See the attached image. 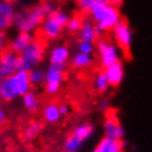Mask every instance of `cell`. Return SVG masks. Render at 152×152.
<instances>
[{
	"label": "cell",
	"instance_id": "obj_1",
	"mask_svg": "<svg viewBox=\"0 0 152 152\" xmlns=\"http://www.w3.org/2000/svg\"><path fill=\"white\" fill-rule=\"evenodd\" d=\"M89 17L94 22L98 32L102 37L107 32H111L114 26L121 20L122 15L118 7L97 0Z\"/></svg>",
	"mask_w": 152,
	"mask_h": 152
},
{
	"label": "cell",
	"instance_id": "obj_2",
	"mask_svg": "<svg viewBox=\"0 0 152 152\" xmlns=\"http://www.w3.org/2000/svg\"><path fill=\"white\" fill-rule=\"evenodd\" d=\"M48 48V39L45 38L38 31H34L31 42L20 53V70H32L38 64L45 59L46 50Z\"/></svg>",
	"mask_w": 152,
	"mask_h": 152
},
{
	"label": "cell",
	"instance_id": "obj_3",
	"mask_svg": "<svg viewBox=\"0 0 152 152\" xmlns=\"http://www.w3.org/2000/svg\"><path fill=\"white\" fill-rule=\"evenodd\" d=\"M68 20L69 17L62 12L61 9H55L48 15V19L43 27H38L36 31H38L48 40H53L62 34L64 29L67 27Z\"/></svg>",
	"mask_w": 152,
	"mask_h": 152
},
{
	"label": "cell",
	"instance_id": "obj_4",
	"mask_svg": "<svg viewBox=\"0 0 152 152\" xmlns=\"http://www.w3.org/2000/svg\"><path fill=\"white\" fill-rule=\"evenodd\" d=\"M111 34L114 42L120 48L123 56L130 55L131 46L133 41V31L127 19H124L123 17L121 18V20L111 30Z\"/></svg>",
	"mask_w": 152,
	"mask_h": 152
},
{
	"label": "cell",
	"instance_id": "obj_5",
	"mask_svg": "<svg viewBox=\"0 0 152 152\" xmlns=\"http://www.w3.org/2000/svg\"><path fill=\"white\" fill-rule=\"evenodd\" d=\"M97 46L99 62L103 69L109 67L111 64L121 61V50L115 42H111L110 40L104 38H100L96 42Z\"/></svg>",
	"mask_w": 152,
	"mask_h": 152
},
{
	"label": "cell",
	"instance_id": "obj_6",
	"mask_svg": "<svg viewBox=\"0 0 152 152\" xmlns=\"http://www.w3.org/2000/svg\"><path fill=\"white\" fill-rule=\"evenodd\" d=\"M19 62H20V53H18L13 50L11 47L7 43L0 51V72L2 76L10 77L13 73H16L19 68Z\"/></svg>",
	"mask_w": 152,
	"mask_h": 152
},
{
	"label": "cell",
	"instance_id": "obj_7",
	"mask_svg": "<svg viewBox=\"0 0 152 152\" xmlns=\"http://www.w3.org/2000/svg\"><path fill=\"white\" fill-rule=\"evenodd\" d=\"M64 71L66 69L50 64L48 71L46 72V78H45V89L47 93L56 94L59 91L64 80Z\"/></svg>",
	"mask_w": 152,
	"mask_h": 152
},
{
	"label": "cell",
	"instance_id": "obj_8",
	"mask_svg": "<svg viewBox=\"0 0 152 152\" xmlns=\"http://www.w3.org/2000/svg\"><path fill=\"white\" fill-rule=\"evenodd\" d=\"M11 77V83L15 89V91L17 93L18 97L23 96L27 92H29L32 85L30 82L29 78V71L27 70H18L16 73H13Z\"/></svg>",
	"mask_w": 152,
	"mask_h": 152
},
{
	"label": "cell",
	"instance_id": "obj_9",
	"mask_svg": "<svg viewBox=\"0 0 152 152\" xmlns=\"http://www.w3.org/2000/svg\"><path fill=\"white\" fill-rule=\"evenodd\" d=\"M103 129H104L106 137L117 140H123L124 138V129L121 126V123L115 114L108 115V118L106 119L104 124H103Z\"/></svg>",
	"mask_w": 152,
	"mask_h": 152
},
{
	"label": "cell",
	"instance_id": "obj_10",
	"mask_svg": "<svg viewBox=\"0 0 152 152\" xmlns=\"http://www.w3.org/2000/svg\"><path fill=\"white\" fill-rule=\"evenodd\" d=\"M78 37V41H86V42H92L96 43L101 38L100 34L98 32L97 27L94 25V22L92 20H89L86 18L83 25L81 27L80 31L77 34Z\"/></svg>",
	"mask_w": 152,
	"mask_h": 152
},
{
	"label": "cell",
	"instance_id": "obj_11",
	"mask_svg": "<svg viewBox=\"0 0 152 152\" xmlns=\"http://www.w3.org/2000/svg\"><path fill=\"white\" fill-rule=\"evenodd\" d=\"M103 71L108 78L110 87L117 88L121 85L123 78H124V67H123L122 61H118V62L111 64L109 67L104 68Z\"/></svg>",
	"mask_w": 152,
	"mask_h": 152
},
{
	"label": "cell",
	"instance_id": "obj_12",
	"mask_svg": "<svg viewBox=\"0 0 152 152\" xmlns=\"http://www.w3.org/2000/svg\"><path fill=\"white\" fill-rule=\"evenodd\" d=\"M92 152H124V141L104 135V138L100 140Z\"/></svg>",
	"mask_w": 152,
	"mask_h": 152
},
{
	"label": "cell",
	"instance_id": "obj_13",
	"mask_svg": "<svg viewBox=\"0 0 152 152\" xmlns=\"http://www.w3.org/2000/svg\"><path fill=\"white\" fill-rule=\"evenodd\" d=\"M69 56H70V52H69L68 47L61 46L58 47V48H55L50 55V64L66 69L67 62L69 60Z\"/></svg>",
	"mask_w": 152,
	"mask_h": 152
},
{
	"label": "cell",
	"instance_id": "obj_14",
	"mask_svg": "<svg viewBox=\"0 0 152 152\" xmlns=\"http://www.w3.org/2000/svg\"><path fill=\"white\" fill-rule=\"evenodd\" d=\"M15 23L12 7L8 2H0V29H7Z\"/></svg>",
	"mask_w": 152,
	"mask_h": 152
},
{
	"label": "cell",
	"instance_id": "obj_15",
	"mask_svg": "<svg viewBox=\"0 0 152 152\" xmlns=\"http://www.w3.org/2000/svg\"><path fill=\"white\" fill-rule=\"evenodd\" d=\"M31 40H32V37L27 31H20V34H18L12 41L9 42V46L11 47L16 52L21 53L22 51L28 47V45L31 42Z\"/></svg>",
	"mask_w": 152,
	"mask_h": 152
},
{
	"label": "cell",
	"instance_id": "obj_16",
	"mask_svg": "<svg viewBox=\"0 0 152 152\" xmlns=\"http://www.w3.org/2000/svg\"><path fill=\"white\" fill-rule=\"evenodd\" d=\"M0 97L4 101H12L18 97L11 83V77H6L0 85Z\"/></svg>",
	"mask_w": 152,
	"mask_h": 152
},
{
	"label": "cell",
	"instance_id": "obj_17",
	"mask_svg": "<svg viewBox=\"0 0 152 152\" xmlns=\"http://www.w3.org/2000/svg\"><path fill=\"white\" fill-rule=\"evenodd\" d=\"M93 64V58L91 55H87V53H82V52H78L72 57L70 64L72 68L75 69H86L89 68Z\"/></svg>",
	"mask_w": 152,
	"mask_h": 152
},
{
	"label": "cell",
	"instance_id": "obj_18",
	"mask_svg": "<svg viewBox=\"0 0 152 152\" xmlns=\"http://www.w3.org/2000/svg\"><path fill=\"white\" fill-rule=\"evenodd\" d=\"M41 130H42V123L39 122V121H31L23 128V130L21 132L22 139L26 141L34 139L38 137Z\"/></svg>",
	"mask_w": 152,
	"mask_h": 152
},
{
	"label": "cell",
	"instance_id": "obj_19",
	"mask_svg": "<svg viewBox=\"0 0 152 152\" xmlns=\"http://www.w3.org/2000/svg\"><path fill=\"white\" fill-rule=\"evenodd\" d=\"M61 112H60V106L57 103H49L43 109V119L46 122L56 123L61 119Z\"/></svg>",
	"mask_w": 152,
	"mask_h": 152
},
{
	"label": "cell",
	"instance_id": "obj_20",
	"mask_svg": "<svg viewBox=\"0 0 152 152\" xmlns=\"http://www.w3.org/2000/svg\"><path fill=\"white\" fill-rule=\"evenodd\" d=\"M86 19V16H83L82 13L79 11V12H75L73 16L71 18H69L67 23V30L70 34H78V32L80 31L81 27L83 25Z\"/></svg>",
	"mask_w": 152,
	"mask_h": 152
},
{
	"label": "cell",
	"instance_id": "obj_21",
	"mask_svg": "<svg viewBox=\"0 0 152 152\" xmlns=\"http://www.w3.org/2000/svg\"><path fill=\"white\" fill-rule=\"evenodd\" d=\"M22 103L23 107L28 110L29 112H36L39 109V99L37 93L30 90L29 92H27L26 94L22 96Z\"/></svg>",
	"mask_w": 152,
	"mask_h": 152
},
{
	"label": "cell",
	"instance_id": "obj_22",
	"mask_svg": "<svg viewBox=\"0 0 152 152\" xmlns=\"http://www.w3.org/2000/svg\"><path fill=\"white\" fill-rule=\"evenodd\" d=\"M93 132H94V128H93L92 124H90V123H82V124H79L78 127L73 129L72 134L85 142L86 140H88L93 134Z\"/></svg>",
	"mask_w": 152,
	"mask_h": 152
},
{
	"label": "cell",
	"instance_id": "obj_23",
	"mask_svg": "<svg viewBox=\"0 0 152 152\" xmlns=\"http://www.w3.org/2000/svg\"><path fill=\"white\" fill-rule=\"evenodd\" d=\"M83 144V141L80 140L79 138H77L75 135L70 134L68 137L66 141L64 143V148H62V151L64 152H79V150L81 149Z\"/></svg>",
	"mask_w": 152,
	"mask_h": 152
},
{
	"label": "cell",
	"instance_id": "obj_24",
	"mask_svg": "<svg viewBox=\"0 0 152 152\" xmlns=\"http://www.w3.org/2000/svg\"><path fill=\"white\" fill-rule=\"evenodd\" d=\"M109 87L110 85H109V81H108V78H107L104 71L102 70L94 78V89L97 90L98 92L103 93L109 89Z\"/></svg>",
	"mask_w": 152,
	"mask_h": 152
},
{
	"label": "cell",
	"instance_id": "obj_25",
	"mask_svg": "<svg viewBox=\"0 0 152 152\" xmlns=\"http://www.w3.org/2000/svg\"><path fill=\"white\" fill-rule=\"evenodd\" d=\"M97 0H76V4L79 11H80L83 16L89 17V15L92 10L93 6L96 4Z\"/></svg>",
	"mask_w": 152,
	"mask_h": 152
},
{
	"label": "cell",
	"instance_id": "obj_26",
	"mask_svg": "<svg viewBox=\"0 0 152 152\" xmlns=\"http://www.w3.org/2000/svg\"><path fill=\"white\" fill-rule=\"evenodd\" d=\"M29 78L32 87H38V86L45 83L46 73H43L41 70H38V69H32L29 71Z\"/></svg>",
	"mask_w": 152,
	"mask_h": 152
},
{
	"label": "cell",
	"instance_id": "obj_27",
	"mask_svg": "<svg viewBox=\"0 0 152 152\" xmlns=\"http://www.w3.org/2000/svg\"><path fill=\"white\" fill-rule=\"evenodd\" d=\"M79 51L82 53H87V55H92L94 51V43L92 42H86V41H80L79 42Z\"/></svg>",
	"mask_w": 152,
	"mask_h": 152
},
{
	"label": "cell",
	"instance_id": "obj_28",
	"mask_svg": "<svg viewBox=\"0 0 152 152\" xmlns=\"http://www.w3.org/2000/svg\"><path fill=\"white\" fill-rule=\"evenodd\" d=\"M99 109L101 110V111H108V109H109V101L107 100V99H103V100H101L100 101V103H99Z\"/></svg>",
	"mask_w": 152,
	"mask_h": 152
},
{
	"label": "cell",
	"instance_id": "obj_29",
	"mask_svg": "<svg viewBox=\"0 0 152 152\" xmlns=\"http://www.w3.org/2000/svg\"><path fill=\"white\" fill-rule=\"evenodd\" d=\"M6 46V34L2 30H0V51Z\"/></svg>",
	"mask_w": 152,
	"mask_h": 152
},
{
	"label": "cell",
	"instance_id": "obj_30",
	"mask_svg": "<svg viewBox=\"0 0 152 152\" xmlns=\"http://www.w3.org/2000/svg\"><path fill=\"white\" fill-rule=\"evenodd\" d=\"M60 112H61V115H66L69 113V108L67 106H60Z\"/></svg>",
	"mask_w": 152,
	"mask_h": 152
},
{
	"label": "cell",
	"instance_id": "obj_31",
	"mask_svg": "<svg viewBox=\"0 0 152 152\" xmlns=\"http://www.w3.org/2000/svg\"><path fill=\"white\" fill-rule=\"evenodd\" d=\"M4 119H6V114H4V111L1 108H0V126L4 122Z\"/></svg>",
	"mask_w": 152,
	"mask_h": 152
},
{
	"label": "cell",
	"instance_id": "obj_32",
	"mask_svg": "<svg viewBox=\"0 0 152 152\" xmlns=\"http://www.w3.org/2000/svg\"><path fill=\"white\" fill-rule=\"evenodd\" d=\"M111 4L112 6H115V7H120L122 4V0H111Z\"/></svg>",
	"mask_w": 152,
	"mask_h": 152
},
{
	"label": "cell",
	"instance_id": "obj_33",
	"mask_svg": "<svg viewBox=\"0 0 152 152\" xmlns=\"http://www.w3.org/2000/svg\"><path fill=\"white\" fill-rule=\"evenodd\" d=\"M98 1H101V2H104V4H111V0H98Z\"/></svg>",
	"mask_w": 152,
	"mask_h": 152
},
{
	"label": "cell",
	"instance_id": "obj_34",
	"mask_svg": "<svg viewBox=\"0 0 152 152\" xmlns=\"http://www.w3.org/2000/svg\"><path fill=\"white\" fill-rule=\"evenodd\" d=\"M4 77L2 76V73H1V72H0V85H1V82H2V81H4Z\"/></svg>",
	"mask_w": 152,
	"mask_h": 152
},
{
	"label": "cell",
	"instance_id": "obj_35",
	"mask_svg": "<svg viewBox=\"0 0 152 152\" xmlns=\"http://www.w3.org/2000/svg\"><path fill=\"white\" fill-rule=\"evenodd\" d=\"M6 2H8V4H12V2H16L17 0H4Z\"/></svg>",
	"mask_w": 152,
	"mask_h": 152
},
{
	"label": "cell",
	"instance_id": "obj_36",
	"mask_svg": "<svg viewBox=\"0 0 152 152\" xmlns=\"http://www.w3.org/2000/svg\"><path fill=\"white\" fill-rule=\"evenodd\" d=\"M2 101H4V100H2V98L0 97V104H1V102H2Z\"/></svg>",
	"mask_w": 152,
	"mask_h": 152
},
{
	"label": "cell",
	"instance_id": "obj_37",
	"mask_svg": "<svg viewBox=\"0 0 152 152\" xmlns=\"http://www.w3.org/2000/svg\"><path fill=\"white\" fill-rule=\"evenodd\" d=\"M58 1H60V0H57V2H58Z\"/></svg>",
	"mask_w": 152,
	"mask_h": 152
}]
</instances>
